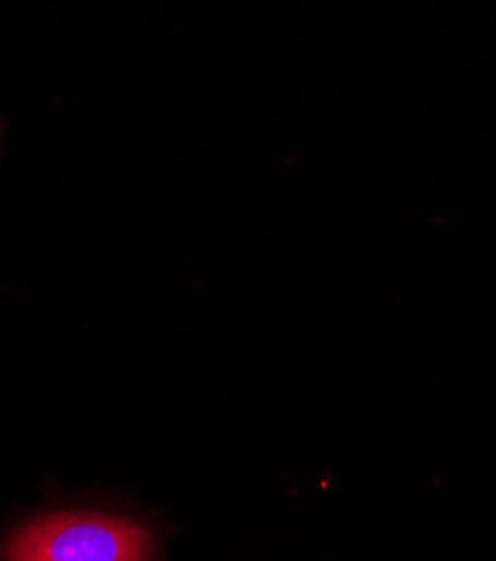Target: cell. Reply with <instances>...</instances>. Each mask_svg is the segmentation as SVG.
<instances>
[{
    "instance_id": "obj_1",
    "label": "cell",
    "mask_w": 496,
    "mask_h": 561,
    "mask_svg": "<svg viewBox=\"0 0 496 561\" xmlns=\"http://www.w3.org/2000/svg\"><path fill=\"white\" fill-rule=\"evenodd\" d=\"M10 561H150L161 559L154 530L141 522L57 511L19 526L0 548Z\"/></svg>"
}]
</instances>
